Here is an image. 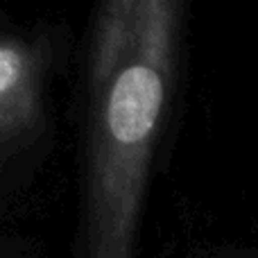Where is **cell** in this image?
Segmentation results:
<instances>
[{
    "instance_id": "2",
    "label": "cell",
    "mask_w": 258,
    "mask_h": 258,
    "mask_svg": "<svg viewBox=\"0 0 258 258\" xmlns=\"http://www.w3.org/2000/svg\"><path fill=\"white\" fill-rule=\"evenodd\" d=\"M32 91L30 59L12 43H0V127L12 125Z\"/></svg>"
},
{
    "instance_id": "1",
    "label": "cell",
    "mask_w": 258,
    "mask_h": 258,
    "mask_svg": "<svg viewBox=\"0 0 258 258\" xmlns=\"http://www.w3.org/2000/svg\"><path fill=\"white\" fill-rule=\"evenodd\" d=\"M156 12L159 5L147 16L145 34L136 39L127 36L129 16H122L125 36H116L122 63L113 75L107 59L98 54L91 258L129 256L147 156L165 100L161 54H165L163 27L170 18H161L150 41Z\"/></svg>"
}]
</instances>
